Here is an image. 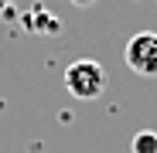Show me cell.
I'll return each mask as SVG.
<instances>
[{
    "label": "cell",
    "mask_w": 157,
    "mask_h": 153,
    "mask_svg": "<svg viewBox=\"0 0 157 153\" xmlns=\"http://www.w3.org/2000/svg\"><path fill=\"white\" fill-rule=\"evenodd\" d=\"M65 89L75 99L92 102V99L102 95V89H106V68L99 61H92V58H78V61H72L65 68Z\"/></svg>",
    "instance_id": "obj_1"
},
{
    "label": "cell",
    "mask_w": 157,
    "mask_h": 153,
    "mask_svg": "<svg viewBox=\"0 0 157 153\" xmlns=\"http://www.w3.org/2000/svg\"><path fill=\"white\" fill-rule=\"evenodd\" d=\"M123 61L130 71L144 75V78H157V31H140L126 41Z\"/></svg>",
    "instance_id": "obj_2"
},
{
    "label": "cell",
    "mask_w": 157,
    "mask_h": 153,
    "mask_svg": "<svg viewBox=\"0 0 157 153\" xmlns=\"http://www.w3.org/2000/svg\"><path fill=\"white\" fill-rule=\"evenodd\" d=\"M24 27H28V31H41V34H44V31H48V34H55V31L62 27V20H58V17H51L44 7H34L28 17H24Z\"/></svg>",
    "instance_id": "obj_3"
},
{
    "label": "cell",
    "mask_w": 157,
    "mask_h": 153,
    "mask_svg": "<svg viewBox=\"0 0 157 153\" xmlns=\"http://www.w3.org/2000/svg\"><path fill=\"white\" fill-rule=\"evenodd\" d=\"M130 153H157V133L154 129H140L130 140Z\"/></svg>",
    "instance_id": "obj_4"
},
{
    "label": "cell",
    "mask_w": 157,
    "mask_h": 153,
    "mask_svg": "<svg viewBox=\"0 0 157 153\" xmlns=\"http://www.w3.org/2000/svg\"><path fill=\"white\" fill-rule=\"evenodd\" d=\"M7 10H14V0H0V14H7Z\"/></svg>",
    "instance_id": "obj_5"
},
{
    "label": "cell",
    "mask_w": 157,
    "mask_h": 153,
    "mask_svg": "<svg viewBox=\"0 0 157 153\" xmlns=\"http://www.w3.org/2000/svg\"><path fill=\"white\" fill-rule=\"evenodd\" d=\"M75 7H89V4H96V0H72Z\"/></svg>",
    "instance_id": "obj_6"
}]
</instances>
